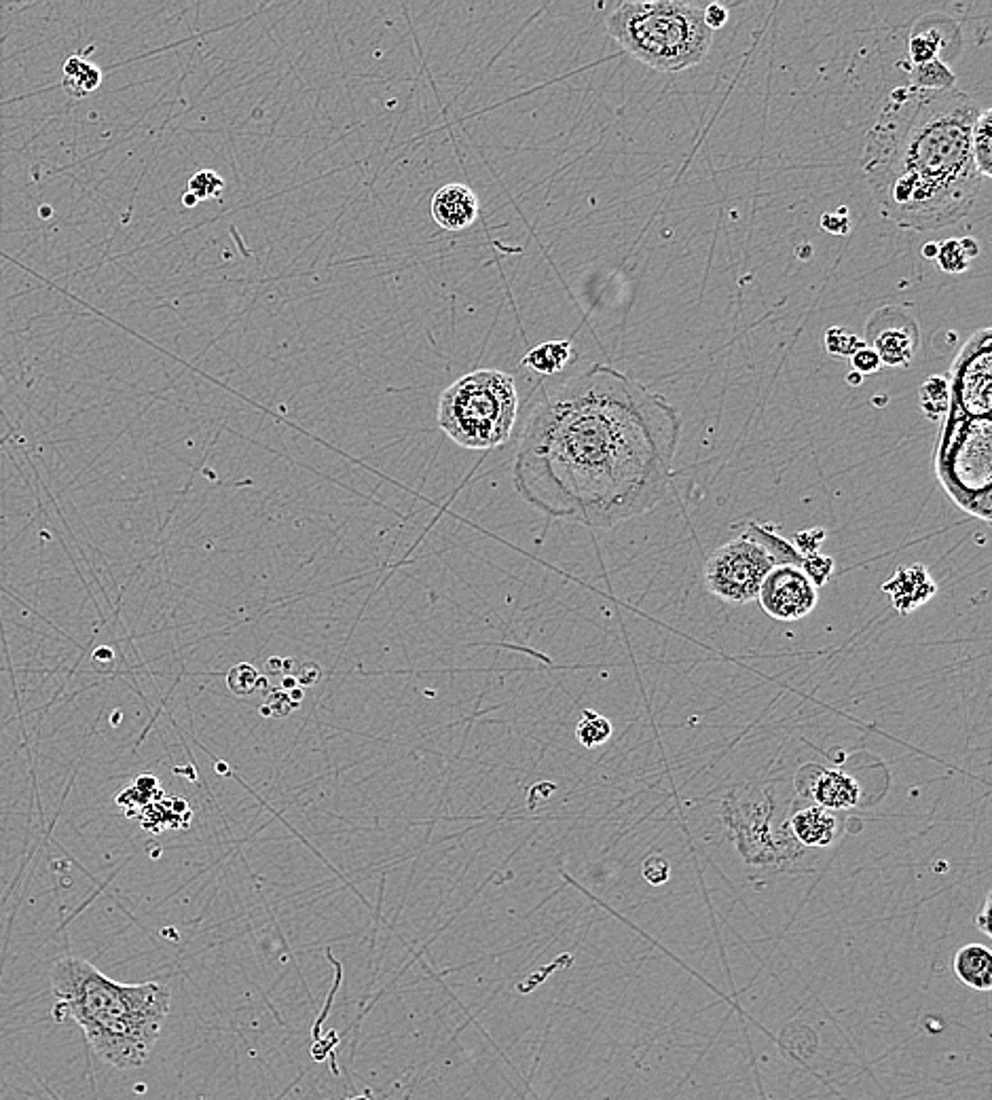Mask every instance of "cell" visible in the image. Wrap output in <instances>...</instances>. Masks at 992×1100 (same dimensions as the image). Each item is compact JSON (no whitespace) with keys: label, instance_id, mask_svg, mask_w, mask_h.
<instances>
[{"label":"cell","instance_id":"cell-25","mask_svg":"<svg viewBox=\"0 0 992 1100\" xmlns=\"http://www.w3.org/2000/svg\"><path fill=\"white\" fill-rule=\"evenodd\" d=\"M800 570L811 578V582L815 586H821L828 582L832 570H834V561L830 557H821L817 553L813 555H804L802 561H800Z\"/></svg>","mask_w":992,"mask_h":1100},{"label":"cell","instance_id":"cell-26","mask_svg":"<svg viewBox=\"0 0 992 1100\" xmlns=\"http://www.w3.org/2000/svg\"><path fill=\"white\" fill-rule=\"evenodd\" d=\"M641 874H644V878L648 880L650 885L658 887V885H665L669 880V874H671V868H669V861L665 857L660 855H654V857H648L644 861V866H641Z\"/></svg>","mask_w":992,"mask_h":1100},{"label":"cell","instance_id":"cell-28","mask_svg":"<svg viewBox=\"0 0 992 1100\" xmlns=\"http://www.w3.org/2000/svg\"><path fill=\"white\" fill-rule=\"evenodd\" d=\"M703 20H705V26H707L711 32L720 30V28H724L726 22H728V9L722 7L720 3H711V5H707V7L703 9Z\"/></svg>","mask_w":992,"mask_h":1100},{"label":"cell","instance_id":"cell-6","mask_svg":"<svg viewBox=\"0 0 992 1100\" xmlns=\"http://www.w3.org/2000/svg\"><path fill=\"white\" fill-rule=\"evenodd\" d=\"M519 415V394L508 373L481 369L459 377L438 400V426L464 449L504 445Z\"/></svg>","mask_w":992,"mask_h":1100},{"label":"cell","instance_id":"cell-32","mask_svg":"<svg viewBox=\"0 0 992 1100\" xmlns=\"http://www.w3.org/2000/svg\"><path fill=\"white\" fill-rule=\"evenodd\" d=\"M938 250H940V244L929 242V244H925V246H923V250H921V252H923V256H925V259H931V261H935V256H938Z\"/></svg>","mask_w":992,"mask_h":1100},{"label":"cell","instance_id":"cell-10","mask_svg":"<svg viewBox=\"0 0 992 1100\" xmlns=\"http://www.w3.org/2000/svg\"><path fill=\"white\" fill-rule=\"evenodd\" d=\"M948 22V15H927L914 26L908 39L912 66H921L931 60H942L948 64V60L957 58L961 53V30L944 34Z\"/></svg>","mask_w":992,"mask_h":1100},{"label":"cell","instance_id":"cell-4","mask_svg":"<svg viewBox=\"0 0 992 1100\" xmlns=\"http://www.w3.org/2000/svg\"><path fill=\"white\" fill-rule=\"evenodd\" d=\"M950 400L935 445V472L952 502L990 521L992 491V330L980 328L954 358Z\"/></svg>","mask_w":992,"mask_h":1100},{"label":"cell","instance_id":"cell-11","mask_svg":"<svg viewBox=\"0 0 992 1100\" xmlns=\"http://www.w3.org/2000/svg\"><path fill=\"white\" fill-rule=\"evenodd\" d=\"M432 218L434 223L445 231H464L474 225L479 218L481 204L474 191L462 182L440 187L432 197Z\"/></svg>","mask_w":992,"mask_h":1100},{"label":"cell","instance_id":"cell-30","mask_svg":"<svg viewBox=\"0 0 992 1100\" xmlns=\"http://www.w3.org/2000/svg\"><path fill=\"white\" fill-rule=\"evenodd\" d=\"M959 242H961L963 252L967 254V259H973V256H978V254H980V246H978L976 240H973V237H961Z\"/></svg>","mask_w":992,"mask_h":1100},{"label":"cell","instance_id":"cell-18","mask_svg":"<svg viewBox=\"0 0 992 1100\" xmlns=\"http://www.w3.org/2000/svg\"><path fill=\"white\" fill-rule=\"evenodd\" d=\"M990 123H992V110L990 108H982L976 121H973L971 125V134H969V149H971V159H973V165H976V170L980 172V176L984 180L990 178L992 174V146H990Z\"/></svg>","mask_w":992,"mask_h":1100},{"label":"cell","instance_id":"cell-23","mask_svg":"<svg viewBox=\"0 0 992 1100\" xmlns=\"http://www.w3.org/2000/svg\"><path fill=\"white\" fill-rule=\"evenodd\" d=\"M187 193H191L197 201L220 199V195L225 193V180L214 170H199L189 178Z\"/></svg>","mask_w":992,"mask_h":1100},{"label":"cell","instance_id":"cell-29","mask_svg":"<svg viewBox=\"0 0 992 1100\" xmlns=\"http://www.w3.org/2000/svg\"><path fill=\"white\" fill-rule=\"evenodd\" d=\"M821 227L825 231H830V233L844 235V233H849V229H851V220L847 216H840V214H823L821 216Z\"/></svg>","mask_w":992,"mask_h":1100},{"label":"cell","instance_id":"cell-13","mask_svg":"<svg viewBox=\"0 0 992 1100\" xmlns=\"http://www.w3.org/2000/svg\"><path fill=\"white\" fill-rule=\"evenodd\" d=\"M817 777L811 781V798L815 804L830 811H849L859 804V783L842 770L815 768Z\"/></svg>","mask_w":992,"mask_h":1100},{"label":"cell","instance_id":"cell-2","mask_svg":"<svg viewBox=\"0 0 992 1100\" xmlns=\"http://www.w3.org/2000/svg\"><path fill=\"white\" fill-rule=\"evenodd\" d=\"M980 110L959 89L891 91L861 157L872 197L891 223L938 231L973 210L986 182L969 149Z\"/></svg>","mask_w":992,"mask_h":1100},{"label":"cell","instance_id":"cell-31","mask_svg":"<svg viewBox=\"0 0 992 1100\" xmlns=\"http://www.w3.org/2000/svg\"><path fill=\"white\" fill-rule=\"evenodd\" d=\"M988 912H990V895L986 897V902H984V906H982V912H980L982 916L976 921V925H980V927H982V933H986V935L992 933V931H990V925H988Z\"/></svg>","mask_w":992,"mask_h":1100},{"label":"cell","instance_id":"cell-33","mask_svg":"<svg viewBox=\"0 0 992 1100\" xmlns=\"http://www.w3.org/2000/svg\"><path fill=\"white\" fill-rule=\"evenodd\" d=\"M197 204H199V201H197V199H195V197H193L191 193H185V195H182V206H185V208H195Z\"/></svg>","mask_w":992,"mask_h":1100},{"label":"cell","instance_id":"cell-7","mask_svg":"<svg viewBox=\"0 0 992 1100\" xmlns=\"http://www.w3.org/2000/svg\"><path fill=\"white\" fill-rule=\"evenodd\" d=\"M802 557L770 531L751 525L739 540L715 548L705 563V584L711 595L728 603L758 597L766 574L777 565H800Z\"/></svg>","mask_w":992,"mask_h":1100},{"label":"cell","instance_id":"cell-19","mask_svg":"<svg viewBox=\"0 0 992 1100\" xmlns=\"http://www.w3.org/2000/svg\"><path fill=\"white\" fill-rule=\"evenodd\" d=\"M954 83H957V75L942 60H931L921 66H912L910 70V87L916 89L944 91L954 89Z\"/></svg>","mask_w":992,"mask_h":1100},{"label":"cell","instance_id":"cell-16","mask_svg":"<svg viewBox=\"0 0 992 1100\" xmlns=\"http://www.w3.org/2000/svg\"><path fill=\"white\" fill-rule=\"evenodd\" d=\"M102 85V70L83 55H70L62 66V87L70 98L81 100Z\"/></svg>","mask_w":992,"mask_h":1100},{"label":"cell","instance_id":"cell-24","mask_svg":"<svg viewBox=\"0 0 992 1100\" xmlns=\"http://www.w3.org/2000/svg\"><path fill=\"white\" fill-rule=\"evenodd\" d=\"M935 261H938V265L946 273H963L969 267V259H967V254L963 252L959 240H946L944 244H940V250H938V256H935Z\"/></svg>","mask_w":992,"mask_h":1100},{"label":"cell","instance_id":"cell-15","mask_svg":"<svg viewBox=\"0 0 992 1100\" xmlns=\"http://www.w3.org/2000/svg\"><path fill=\"white\" fill-rule=\"evenodd\" d=\"M952 969L959 982L973 990L986 993V990L992 988V952L982 944L963 946L954 955Z\"/></svg>","mask_w":992,"mask_h":1100},{"label":"cell","instance_id":"cell-20","mask_svg":"<svg viewBox=\"0 0 992 1100\" xmlns=\"http://www.w3.org/2000/svg\"><path fill=\"white\" fill-rule=\"evenodd\" d=\"M918 398H921V409L923 413L938 421L946 415L948 411V400H950V388H948V377H942V375H933L929 377L923 385H921V392H918Z\"/></svg>","mask_w":992,"mask_h":1100},{"label":"cell","instance_id":"cell-22","mask_svg":"<svg viewBox=\"0 0 992 1100\" xmlns=\"http://www.w3.org/2000/svg\"><path fill=\"white\" fill-rule=\"evenodd\" d=\"M823 345L825 350H828V354L834 358H851L859 347H863L866 343H863V339H859L857 335H853L849 328L832 326L825 330Z\"/></svg>","mask_w":992,"mask_h":1100},{"label":"cell","instance_id":"cell-34","mask_svg":"<svg viewBox=\"0 0 992 1100\" xmlns=\"http://www.w3.org/2000/svg\"><path fill=\"white\" fill-rule=\"evenodd\" d=\"M861 379H863V377H861L859 373H855V371H853V375L849 377V383H853V385H859V383H861Z\"/></svg>","mask_w":992,"mask_h":1100},{"label":"cell","instance_id":"cell-17","mask_svg":"<svg viewBox=\"0 0 992 1100\" xmlns=\"http://www.w3.org/2000/svg\"><path fill=\"white\" fill-rule=\"evenodd\" d=\"M572 352H574L572 341H565V339L546 341L534 347V350H529L527 356L523 358V364L527 369L536 371L540 375H557L565 369L567 362L572 360Z\"/></svg>","mask_w":992,"mask_h":1100},{"label":"cell","instance_id":"cell-1","mask_svg":"<svg viewBox=\"0 0 992 1100\" xmlns=\"http://www.w3.org/2000/svg\"><path fill=\"white\" fill-rule=\"evenodd\" d=\"M679 432L677 409L663 394L610 364H591L544 385L512 481L546 517L612 527L665 498Z\"/></svg>","mask_w":992,"mask_h":1100},{"label":"cell","instance_id":"cell-8","mask_svg":"<svg viewBox=\"0 0 992 1100\" xmlns=\"http://www.w3.org/2000/svg\"><path fill=\"white\" fill-rule=\"evenodd\" d=\"M817 586L800 565H777L770 570L758 591L762 610L775 620H800L815 610Z\"/></svg>","mask_w":992,"mask_h":1100},{"label":"cell","instance_id":"cell-9","mask_svg":"<svg viewBox=\"0 0 992 1100\" xmlns=\"http://www.w3.org/2000/svg\"><path fill=\"white\" fill-rule=\"evenodd\" d=\"M918 339L921 333L908 311L897 305H885L870 316L863 343L872 347L885 366H908L914 358Z\"/></svg>","mask_w":992,"mask_h":1100},{"label":"cell","instance_id":"cell-3","mask_svg":"<svg viewBox=\"0 0 992 1100\" xmlns=\"http://www.w3.org/2000/svg\"><path fill=\"white\" fill-rule=\"evenodd\" d=\"M53 1020H75L106 1065L144 1067L170 1014L172 993L163 982L123 984L87 959L62 957L49 971Z\"/></svg>","mask_w":992,"mask_h":1100},{"label":"cell","instance_id":"cell-5","mask_svg":"<svg viewBox=\"0 0 992 1100\" xmlns=\"http://www.w3.org/2000/svg\"><path fill=\"white\" fill-rule=\"evenodd\" d=\"M612 39L658 72H682L705 60L713 32L703 9L677 0L622 3L608 17Z\"/></svg>","mask_w":992,"mask_h":1100},{"label":"cell","instance_id":"cell-21","mask_svg":"<svg viewBox=\"0 0 992 1100\" xmlns=\"http://www.w3.org/2000/svg\"><path fill=\"white\" fill-rule=\"evenodd\" d=\"M612 737V722L601 713L589 709L580 715L576 724V739L586 749H595Z\"/></svg>","mask_w":992,"mask_h":1100},{"label":"cell","instance_id":"cell-12","mask_svg":"<svg viewBox=\"0 0 992 1100\" xmlns=\"http://www.w3.org/2000/svg\"><path fill=\"white\" fill-rule=\"evenodd\" d=\"M883 591L887 593L895 612L908 616L921 608V605H925L935 595V591H938V586H935L925 565L914 563L908 567H899L883 584Z\"/></svg>","mask_w":992,"mask_h":1100},{"label":"cell","instance_id":"cell-27","mask_svg":"<svg viewBox=\"0 0 992 1100\" xmlns=\"http://www.w3.org/2000/svg\"><path fill=\"white\" fill-rule=\"evenodd\" d=\"M849 360H851V364H853V371L859 373L861 377H863V375H872V373H876V371L880 369V366H883V362H880L878 354L872 350V347H868V345L859 347V350H857Z\"/></svg>","mask_w":992,"mask_h":1100},{"label":"cell","instance_id":"cell-14","mask_svg":"<svg viewBox=\"0 0 992 1100\" xmlns=\"http://www.w3.org/2000/svg\"><path fill=\"white\" fill-rule=\"evenodd\" d=\"M789 828L804 847H830L838 836V817L836 811L813 804L796 811L789 819Z\"/></svg>","mask_w":992,"mask_h":1100}]
</instances>
